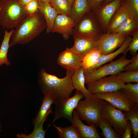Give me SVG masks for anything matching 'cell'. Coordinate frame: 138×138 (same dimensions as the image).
Listing matches in <instances>:
<instances>
[{
  "label": "cell",
  "instance_id": "484cf974",
  "mask_svg": "<svg viewBox=\"0 0 138 138\" xmlns=\"http://www.w3.org/2000/svg\"><path fill=\"white\" fill-rule=\"evenodd\" d=\"M70 126L62 127L53 124L57 131L60 138H82L76 125L74 123Z\"/></svg>",
  "mask_w": 138,
  "mask_h": 138
},
{
  "label": "cell",
  "instance_id": "7c38bea8",
  "mask_svg": "<svg viewBox=\"0 0 138 138\" xmlns=\"http://www.w3.org/2000/svg\"><path fill=\"white\" fill-rule=\"evenodd\" d=\"M122 0H113L102 5L93 12L104 33H106L113 16L121 4Z\"/></svg>",
  "mask_w": 138,
  "mask_h": 138
},
{
  "label": "cell",
  "instance_id": "1f68e13d",
  "mask_svg": "<svg viewBox=\"0 0 138 138\" xmlns=\"http://www.w3.org/2000/svg\"><path fill=\"white\" fill-rule=\"evenodd\" d=\"M48 116L45 117L38 126L34 127V130L32 133L27 135L24 133L18 134L16 137L18 138H44L47 130H44L43 124L46 120Z\"/></svg>",
  "mask_w": 138,
  "mask_h": 138
},
{
  "label": "cell",
  "instance_id": "5bb4252c",
  "mask_svg": "<svg viewBox=\"0 0 138 138\" xmlns=\"http://www.w3.org/2000/svg\"><path fill=\"white\" fill-rule=\"evenodd\" d=\"M76 26V23L69 16L58 14L51 32L62 34L64 39L67 40L72 35L73 29Z\"/></svg>",
  "mask_w": 138,
  "mask_h": 138
},
{
  "label": "cell",
  "instance_id": "ac0fdd59",
  "mask_svg": "<svg viewBox=\"0 0 138 138\" xmlns=\"http://www.w3.org/2000/svg\"><path fill=\"white\" fill-rule=\"evenodd\" d=\"M38 1L39 11L43 16L46 23V33H49L52 32L55 19L58 14L49 3Z\"/></svg>",
  "mask_w": 138,
  "mask_h": 138
},
{
  "label": "cell",
  "instance_id": "8992f818",
  "mask_svg": "<svg viewBox=\"0 0 138 138\" xmlns=\"http://www.w3.org/2000/svg\"><path fill=\"white\" fill-rule=\"evenodd\" d=\"M132 59H128L123 56L108 64L97 69L84 71L85 84L92 82L109 75H117L124 71V67L131 62Z\"/></svg>",
  "mask_w": 138,
  "mask_h": 138
},
{
  "label": "cell",
  "instance_id": "7bdbcfd3",
  "mask_svg": "<svg viewBox=\"0 0 138 138\" xmlns=\"http://www.w3.org/2000/svg\"><path fill=\"white\" fill-rule=\"evenodd\" d=\"M1 125L0 124V129L1 128ZM1 131V130L0 129V132Z\"/></svg>",
  "mask_w": 138,
  "mask_h": 138
},
{
  "label": "cell",
  "instance_id": "5b68a950",
  "mask_svg": "<svg viewBox=\"0 0 138 138\" xmlns=\"http://www.w3.org/2000/svg\"><path fill=\"white\" fill-rule=\"evenodd\" d=\"M93 13H87L73 29L72 35L98 41L104 33Z\"/></svg>",
  "mask_w": 138,
  "mask_h": 138
},
{
  "label": "cell",
  "instance_id": "9a60e30c",
  "mask_svg": "<svg viewBox=\"0 0 138 138\" xmlns=\"http://www.w3.org/2000/svg\"><path fill=\"white\" fill-rule=\"evenodd\" d=\"M44 96L40 109L33 121L34 127L39 126L44 118L50 113H53L52 110L51 105L55 103L56 98L52 93H48L44 94Z\"/></svg>",
  "mask_w": 138,
  "mask_h": 138
},
{
  "label": "cell",
  "instance_id": "4dcf8cb0",
  "mask_svg": "<svg viewBox=\"0 0 138 138\" xmlns=\"http://www.w3.org/2000/svg\"><path fill=\"white\" fill-rule=\"evenodd\" d=\"M121 5L125 8L138 24V0H122Z\"/></svg>",
  "mask_w": 138,
  "mask_h": 138
},
{
  "label": "cell",
  "instance_id": "f35d334b",
  "mask_svg": "<svg viewBox=\"0 0 138 138\" xmlns=\"http://www.w3.org/2000/svg\"><path fill=\"white\" fill-rule=\"evenodd\" d=\"M33 0H19L20 3L23 5H25Z\"/></svg>",
  "mask_w": 138,
  "mask_h": 138
},
{
  "label": "cell",
  "instance_id": "e0dca14e",
  "mask_svg": "<svg viewBox=\"0 0 138 138\" xmlns=\"http://www.w3.org/2000/svg\"><path fill=\"white\" fill-rule=\"evenodd\" d=\"M74 43L70 48L83 59L84 55L93 49L97 48V41L93 39L74 36Z\"/></svg>",
  "mask_w": 138,
  "mask_h": 138
},
{
  "label": "cell",
  "instance_id": "8fae6325",
  "mask_svg": "<svg viewBox=\"0 0 138 138\" xmlns=\"http://www.w3.org/2000/svg\"><path fill=\"white\" fill-rule=\"evenodd\" d=\"M94 94L97 97L108 102L116 108L124 112L130 111L135 106L120 89Z\"/></svg>",
  "mask_w": 138,
  "mask_h": 138
},
{
  "label": "cell",
  "instance_id": "2e32d148",
  "mask_svg": "<svg viewBox=\"0 0 138 138\" xmlns=\"http://www.w3.org/2000/svg\"><path fill=\"white\" fill-rule=\"evenodd\" d=\"M73 118L72 124H74L77 128L82 138H100L96 125L92 123L86 125L80 119L76 110L73 112Z\"/></svg>",
  "mask_w": 138,
  "mask_h": 138
},
{
  "label": "cell",
  "instance_id": "cb8c5ba5",
  "mask_svg": "<svg viewBox=\"0 0 138 138\" xmlns=\"http://www.w3.org/2000/svg\"><path fill=\"white\" fill-rule=\"evenodd\" d=\"M102 54L97 48H94L86 54L82 61L84 71H89L98 63Z\"/></svg>",
  "mask_w": 138,
  "mask_h": 138
},
{
  "label": "cell",
  "instance_id": "b9f144b4",
  "mask_svg": "<svg viewBox=\"0 0 138 138\" xmlns=\"http://www.w3.org/2000/svg\"><path fill=\"white\" fill-rule=\"evenodd\" d=\"M69 2L71 6H72V3L74 1V0H67Z\"/></svg>",
  "mask_w": 138,
  "mask_h": 138
},
{
  "label": "cell",
  "instance_id": "52a82bcc",
  "mask_svg": "<svg viewBox=\"0 0 138 138\" xmlns=\"http://www.w3.org/2000/svg\"><path fill=\"white\" fill-rule=\"evenodd\" d=\"M101 116L113 127V130L117 133L122 136L127 121L124 112L105 100L101 110Z\"/></svg>",
  "mask_w": 138,
  "mask_h": 138
},
{
  "label": "cell",
  "instance_id": "603a6c76",
  "mask_svg": "<svg viewBox=\"0 0 138 138\" xmlns=\"http://www.w3.org/2000/svg\"><path fill=\"white\" fill-rule=\"evenodd\" d=\"M137 31L138 24L130 15L112 33H119L128 36H132Z\"/></svg>",
  "mask_w": 138,
  "mask_h": 138
},
{
  "label": "cell",
  "instance_id": "277c9868",
  "mask_svg": "<svg viewBox=\"0 0 138 138\" xmlns=\"http://www.w3.org/2000/svg\"><path fill=\"white\" fill-rule=\"evenodd\" d=\"M104 101L92 94L89 98L80 100L75 110L81 121H86L88 125L93 124L97 127L101 118V112Z\"/></svg>",
  "mask_w": 138,
  "mask_h": 138
},
{
  "label": "cell",
  "instance_id": "74e56055",
  "mask_svg": "<svg viewBox=\"0 0 138 138\" xmlns=\"http://www.w3.org/2000/svg\"><path fill=\"white\" fill-rule=\"evenodd\" d=\"M133 132V129L131 121L128 120L127 123L125 131L122 135V138H131Z\"/></svg>",
  "mask_w": 138,
  "mask_h": 138
},
{
  "label": "cell",
  "instance_id": "7a4b0ae2",
  "mask_svg": "<svg viewBox=\"0 0 138 138\" xmlns=\"http://www.w3.org/2000/svg\"><path fill=\"white\" fill-rule=\"evenodd\" d=\"M74 70H66V76L62 78L47 73L45 69L40 70L38 82L42 93H51L56 99L68 98L75 89L72 80Z\"/></svg>",
  "mask_w": 138,
  "mask_h": 138
},
{
  "label": "cell",
  "instance_id": "60d3db41",
  "mask_svg": "<svg viewBox=\"0 0 138 138\" xmlns=\"http://www.w3.org/2000/svg\"><path fill=\"white\" fill-rule=\"evenodd\" d=\"M38 0L41 1L42 2H43L45 3H49L51 0Z\"/></svg>",
  "mask_w": 138,
  "mask_h": 138
},
{
  "label": "cell",
  "instance_id": "9c48e42d",
  "mask_svg": "<svg viewBox=\"0 0 138 138\" xmlns=\"http://www.w3.org/2000/svg\"><path fill=\"white\" fill-rule=\"evenodd\" d=\"M87 84V89L92 94L118 90L125 85L117 75L104 77Z\"/></svg>",
  "mask_w": 138,
  "mask_h": 138
},
{
  "label": "cell",
  "instance_id": "f1b7e54d",
  "mask_svg": "<svg viewBox=\"0 0 138 138\" xmlns=\"http://www.w3.org/2000/svg\"><path fill=\"white\" fill-rule=\"evenodd\" d=\"M49 4L58 14L70 16L71 6L67 0H51Z\"/></svg>",
  "mask_w": 138,
  "mask_h": 138
},
{
  "label": "cell",
  "instance_id": "d4e9b609",
  "mask_svg": "<svg viewBox=\"0 0 138 138\" xmlns=\"http://www.w3.org/2000/svg\"><path fill=\"white\" fill-rule=\"evenodd\" d=\"M14 30L13 29L9 31L5 30L4 39L0 47V67L3 64H5L7 66L10 65V62L8 59L7 54L9 48V41Z\"/></svg>",
  "mask_w": 138,
  "mask_h": 138
},
{
  "label": "cell",
  "instance_id": "30bf717a",
  "mask_svg": "<svg viewBox=\"0 0 138 138\" xmlns=\"http://www.w3.org/2000/svg\"><path fill=\"white\" fill-rule=\"evenodd\" d=\"M128 36L119 33H104L97 41V48L102 55H107L120 47Z\"/></svg>",
  "mask_w": 138,
  "mask_h": 138
},
{
  "label": "cell",
  "instance_id": "44dd1931",
  "mask_svg": "<svg viewBox=\"0 0 138 138\" xmlns=\"http://www.w3.org/2000/svg\"><path fill=\"white\" fill-rule=\"evenodd\" d=\"M130 15L125 8L121 4L112 17L106 33H112Z\"/></svg>",
  "mask_w": 138,
  "mask_h": 138
},
{
  "label": "cell",
  "instance_id": "8d00e7d4",
  "mask_svg": "<svg viewBox=\"0 0 138 138\" xmlns=\"http://www.w3.org/2000/svg\"><path fill=\"white\" fill-rule=\"evenodd\" d=\"M91 11L93 12L102 5L104 0H87Z\"/></svg>",
  "mask_w": 138,
  "mask_h": 138
},
{
  "label": "cell",
  "instance_id": "ee69618b",
  "mask_svg": "<svg viewBox=\"0 0 138 138\" xmlns=\"http://www.w3.org/2000/svg\"><path fill=\"white\" fill-rule=\"evenodd\" d=\"M1 10V9L0 8V11Z\"/></svg>",
  "mask_w": 138,
  "mask_h": 138
},
{
  "label": "cell",
  "instance_id": "4fadbf2b",
  "mask_svg": "<svg viewBox=\"0 0 138 138\" xmlns=\"http://www.w3.org/2000/svg\"><path fill=\"white\" fill-rule=\"evenodd\" d=\"M82 59L70 48H66L59 54L57 64L66 70H74L82 67Z\"/></svg>",
  "mask_w": 138,
  "mask_h": 138
},
{
  "label": "cell",
  "instance_id": "ba28073f",
  "mask_svg": "<svg viewBox=\"0 0 138 138\" xmlns=\"http://www.w3.org/2000/svg\"><path fill=\"white\" fill-rule=\"evenodd\" d=\"M84 97V94L81 92L76 90L74 95L71 97L56 99L54 103V117L52 123L62 118L68 119L72 123L73 118V111L79 101Z\"/></svg>",
  "mask_w": 138,
  "mask_h": 138
},
{
  "label": "cell",
  "instance_id": "f546056e",
  "mask_svg": "<svg viewBox=\"0 0 138 138\" xmlns=\"http://www.w3.org/2000/svg\"><path fill=\"white\" fill-rule=\"evenodd\" d=\"M125 118L128 121H131L133 129L134 138L138 137V105H135L130 111L124 112Z\"/></svg>",
  "mask_w": 138,
  "mask_h": 138
},
{
  "label": "cell",
  "instance_id": "d6a6232c",
  "mask_svg": "<svg viewBox=\"0 0 138 138\" xmlns=\"http://www.w3.org/2000/svg\"><path fill=\"white\" fill-rule=\"evenodd\" d=\"M117 75L125 83H138V70L120 72Z\"/></svg>",
  "mask_w": 138,
  "mask_h": 138
},
{
  "label": "cell",
  "instance_id": "d590c367",
  "mask_svg": "<svg viewBox=\"0 0 138 138\" xmlns=\"http://www.w3.org/2000/svg\"><path fill=\"white\" fill-rule=\"evenodd\" d=\"M25 9L29 15L33 14L38 11V0H33L25 5Z\"/></svg>",
  "mask_w": 138,
  "mask_h": 138
},
{
  "label": "cell",
  "instance_id": "ffe728a7",
  "mask_svg": "<svg viewBox=\"0 0 138 138\" xmlns=\"http://www.w3.org/2000/svg\"><path fill=\"white\" fill-rule=\"evenodd\" d=\"M72 80L74 89L81 92L84 94L85 99H88L92 96V94L85 87L84 71L82 67L74 70Z\"/></svg>",
  "mask_w": 138,
  "mask_h": 138
},
{
  "label": "cell",
  "instance_id": "e575fe53",
  "mask_svg": "<svg viewBox=\"0 0 138 138\" xmlns=\"http://www.w3.org/2000/svg\"><path fill=\"white\" fill-rule=\"evenodd\" d=\"M132 60L130 63L126 65L124 67V71H135L138 70V54L132 57Z\"/></svg>",
  "mask_w": 138,
  "mask_h": 138
},
{
  "label": "cell",
  "instance_id": "7402d4cb",
  "mask_svg": "<svg viewBox=\"0 0 138 138\" xmlns=\"http://www.w3.org/2000/svg\"><path fill=\"white\" fill-rule=\"evenodd\" d=\"M132 40V38L131 36H128L123 43L116 51L107 55H101L97 63L89 71L97 69L107 62H111L119 54L124 52L129 46Z\"/></svg>",
  "mask_w": 138,
  "mask_h": 138
},
{
  "label": "cell",
  "instance_id": "d6986e66",
  "mask_svg": "<svg viewBox=\"0 0 138 138\" xmlns=\"http://www.w3.org/2000/svg\"><path fill=\"white\" fill-rule=\"evenodd\" d=\"M90 11L91 10L87 0H74L71 6L70 17L77 25L84 15Z\"/></svg>",
  "mask_w": 138,
  "mask_h": 138
},
{
  "label": "cell",
  "instance_id": "ab89813d",
  "mask_svg": "<svg viewBox=\"0 0 138 138\" xmlns=\"http://www.w3.org/2000/svg\"><path fill=\"white\" fill-rule=\"evenodd\" d=\"M113 0H104L101 5L110 2Z\"/></svg>",
  "mask_w": 138,
  "mask_h": 138
},
{
  "label": "cell",
  "instance_id": "836d02e7",
  "mask_svg": "<svg viewBox=\"0 0 138 138\" xmlns=\"http://www.w3.org/2000/svg\"><path fill=\"white\" fill-rule=\"evenodd\" d=\"M133 37L129 46L122 53L123 56H125L127 52L129 51L130 54L133 56L136 54L138 50V31L132 35Z\"/></svg>",
  "mask_w": 138,
  "mask_h": 138
},
{
  "label": "cell",
  "instance_id": "4316f807",
  "mask_svg": "<svg viewBox=\"0 0 138 138\" xmlns=\"http://www.w3.org/2000/svg\"><path fill=\"white\" fill-rule=\"evenodd\" d=\"M120 90L132 104L138 105V83H128Z\"/></svg>",
  "mask_w": 138,
  "mask_h": 138
},
{
  "label": "cell",
  "instance_id": "83f0119b",
  "mask_svg": "<svg viewBox=\"0 0 138 138\" xmlns=\"http://www.w3.org/2000/svg\"><path fill=\"white\" fill-rule=\"evenodd\" d=\"M98 126L101 130V134L105 138H122V136L117 133L105 118L101 117Z\"/></svg>",
  "mask_w": 138,
  "mask_h": 138
},
{
  "label": "cell",
  "instance_id": "6da1fadb",
  "mask_svg": "<svg viewBox=\"0 0 138 138\" xmlns=\"http://www.w3.org/2000/svg\"><path fill=\"white\" fill-rule=\"evenodd\" d=\"M46 27L44 18L39 11L28 15L14 30L10 39L9 48L17 44H25L29 43Z\"/></svg>",
  "mask_w": 138,
  "mask_h": 138
},
{
  "label": "cell",
  "instance_id": "3957f363",
  "mask_svg": "<svg viewBox=\"0 0 138 138\" xmlns=\"http://www.w3.org/2000/svg\"><path fill=\"white\" fill-rule=\"evenodd\" d=\"M0 25L12 29L29 14L19 0H0Z\"/></svg>",
  "mask_w": 138,
  "mask_h": 138
}]
</instances>
